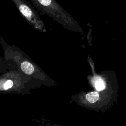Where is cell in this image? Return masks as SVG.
Returning a JSON list of instances; mask_svg holds the SVG:
<instances>
[{"instance_id": "6da1fadb", "label": "cell", "mask_w": 126, "mask_h": 126, "mask_svg": "<svg viewBox=\"0 0 126 126\" xmlns=\"http://www.w3.org/2000/svg\"><path fill=\"white\" fill-rule=\"evenodd\" d=\"M0 44L3 52V57L11 64L13 70H18L29 76L37 77L52 85L55 84L35 62L15 45L8 44L1 36H0Z\"/></svg>"}, {"instance_id": "7a4b0ae2", "label": "cell", "mask_w": 126, "mask_h": 126, "mask_svg": "<svg viewBox=\"0 0 126 126\" xmlns=\"http://www.w3.org/2000/svg\"><path fill=\"white\" fill-rule=\"evenodd\" d=\"M118 91V85L103 90L83 91L72 95L71 99L87 109L104 112L117 103Z\"/></svg>"}, {"instance_id": "3957f363", "label": "cell", "mask_w": 126, "mask_h": 126, "mask_svg": "<svg viewBox=\"0 0 126 126\" xmlns=\"http://www.w3.org/2000/svg\"><path fill=\"white\" fill-rule=\"evenodd\" d=\"M27 0L35 8L39 15H46L68 30L83 33L78 22L56 0Z\"/></svg>"}, {"instance_id": "277c9868", "label": "cell", "mask_w": 126, "mask_h": 126, "mask_svg": "<svg viewBox=\"0 0 126 126\" xmlns=\"http://www.w3.org/2000/svg\"><path fill=\"white\" fill-rule=\"evenodd\" d=\"M23 18L36 30L45 32V25L35 8L27 0H11Z\"/></svg>"}, {"instance_id": "5b68a950", "label": "cell", "mask_w": 126, "mask_h": 126, "mask_svg": "<svg viewBox=\"0 0 126 126\" xmlns=\"http://www.w3.org/2000/svg\"><path fill=\"white\" fill-rule=\"evenodd\" d=\"M7 69L13 70V68L3 57L0 56V72H4Z\"/></svg>"}, {"instance_id": "8992f818", "label": "cell", "mask_w": 126, "mask_h": 126, "mask_svg": "<svg viewBox=\"0 0 126 126\" xmlns=\"http://www.w3.org/2000/svg\"><path fill=\"white\" fill-rule=\"evenodd\" d=\"M54 126H62V125H54Z\"/></svg>"}]
</instances>
